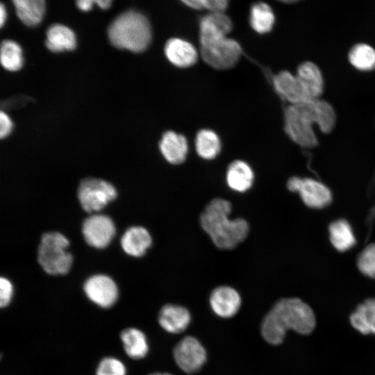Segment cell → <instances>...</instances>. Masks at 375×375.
Segmentation results:
<instances>
[{"mask_svg": "<svg viewBox=\"0 0 375 375\" xmlns=\"http://www.w3.org/2000/svg\"><path fill=\"white\" fill-rule=\"evenodd\" d=\"M210 305L212 311L219 317H233L241 306V297L238 292L227 285L215 288L210 296Z\"/></svg>", "mask_w": 375, "mask_h": 375, "instance_id": "4fadbf2b", "label": "cell"}, {"mask_svg": "<svg viewBox=\"0 0 375 375\" xmlns=\"http://www.w3.org/2000/svg\"><path fill=\"white\" fill-rule=\"evenodd\" d=\"M12 124L9 117L3 111L0 112V137L6 138L10 133Z\"/></svg>", "mask_w": 375, "mask_h": 375, "instance_id": "836d02e7", "label": "cell"}, {"mask_svg": "<svg viewBox=\"0 0 375 375\" xmlns=\"http://www.w3.org/2000/svg\"><path fill=\"white\" fill-rule=\"evenodd\" d=\"M184 3L188 7L197 10H203L201 0H188L183 1Z\"/></svg>", "mask_w": 375, "mask_h": 375, "instance_id": "d590c367", "label": "cell"}, {"mask_svg": "<svg viewBox=\"0 0 375 375\" xmlns=\"http://www.w3.org/2000/svg\"><path fill=\"white\" fill-rule=\"evenodd\" d=\"M94 2L102 9L108 8L111 4V1L110 0H96Z\"/></svg>", "mask_w": 375, "mask_h": 375, "instance_id": "8d00e7d4", "label": "cell"}, {"mask_svg": "<svg viewBox=\"0 0 375 375\" xmlns=\"http://www.w3.org/2000/svg\"><path fill=\"white\" fill-rule=\"evenodd\" d=\"M351 326L362 334H375V299H368L350 315Z\"/></svg>", "mask_w": 375, "mask_h": 375, "instance_id": "7402d4cb", "label": "cell"}, {"mask_svg": "<svg viewBox=\"0 0 375 375\" xmlns=\"http://www.w3.org/2000/svg\"><path fill=\"white\" fill-rule=\"evenodd\" d=\"M254 181V174L251 166L245 161L236 160L231 162L226 172L227 185L233 191L245 192Z\"/></svg>", "mask_w": 375, "mask_h": 375, "instance_id": "ac0fdd59", "label": "cell"}, {"mask_svg": "<svg viewBox=\"0 0 375 375\" xmlns=\"http://www.w3.org/2000/svg\"><path fill=\"white\" fill-rule=\"evenodd\" d=\"M12 3L18 17L26 26H35L42 19L45 10L44 1L15 0Z\"/></svg>", "mask_w": 375, "mask_h": 375, "instance_id": "cb8c5ba5", "label": "cell"}, {"mask_svg": "<svg viewBox=\"0 0 375 375\" xmlns=\"http://www.w3.org/2000/svg\"><path fill=\"white\" fill-rule=\"evenodd\" d=\"M274 22V12L267 3L258 2L251 6L250 24L256 32L260 34L269 32L272 29Z\"/></svg>", "mask_w": 375, "mask_h": 375, "instance_id": "4316f807", "label": "cell"}, {"mask_svg": "<svg viewBox=\"0 0 375 375\" xmlns=\"http://www.w3.org/2000/svg\"><path fill=\"white\" fill-rule=\"evenodd\" d=\"M14 288L12 282L6 277H0V306H8L12 299Z\"/></svg>", "mask_w": 375, "mask_h": 375, "instance_id": "1f68e13d", "label": "cell"}, {"mask_svg": "<svg viewBox=\"0 0 375 375\" xmlns=\"http://www.w3.org/2000/svg\"><path fill=\"white\" fill-rule=\"evenodd\" d=\"M108 35L115 47L139 53L149 47L151 40V30L144 15L128 10L112 22L108 29Z\"/></svg>", "mask_w": 375, "mask_h": 375, "instance_id": "277c9868", "label": "cell"}, {"mask_svg": "<svg viewBox=\"0 0 375 375\" xmlns=\"http://www.w3.org/2000/svg\"><path fill=\"white\" fill-rule=\"evenodd\" d=\"M330 240L339 251H345L356 244V238L350 224L345 219H338L329 226Z\"/></svg>", "mask_w": 375, "mask_h": 375, "instance_id": "d4e9b609", "label": "cell"}, {"mask_svg": "<svg viewBox=\"0 0 375 375\" xmlns=\"http://www.w3.org/2000/svg\"><path fill=\"white\" fill-rule=\"evenodd\" d=\"M159 149L166 161L172 165H180L186 159L188 144L184 135L169 131L163 134Z\"/></svg>", "mask_w": 375, "mask_h": 375, "instance_id": "e0dca14e", "label": "cell"}, {"mask_svg": "<svg viewBox=\"0 0 375 375\" xmlns=\"http://www.w3.org/2000/svg\"><path fill=\"white\" fill-rule=\"evenodd\" d=\"M6 17V12L5 8L2 3L0 5V25L3 26Z\"/></svg>", "mask_w": 375, "mask_h": 375, "instance_id": "74e56055", "label": "cell"}, {"mask_svg": "<svg viewBox=\"0 0 375 375\" xmlns=\"http://www.w3.org/2000/svg\"><path fill=\"white\" fill-rule=\"evenodd\" d=\"M117 191L110 181L97 177L82 178L77 188V199L81 208L94 214L115 200Z\"/></svg>", "mask_w": 375, "mask_h": 375, "instance_id": "8992f818", "label": "cell"}, {"mask_svg": "<svg viewBox=\"0 0 375 375\" xmlns=\"http://www.w3.org/2000/svg\"><path fill=\"white\" fill-rule=\"evenodd\" d=\"M232 205L226 199L215 198L200 215L202 229L219 249L230 250L242 243L249 232V225L243 218L230 219Z\"/></svg>", "mask_w": 375, "mask_h": 375, "instance_id": "3957f363", "label": "cell"}, {"mask_svg": "<svg viewBox=\"0 0 375 375\" xmlns=\"http://www.w3.org/2000/svg\"><path fill=\"white\" fill-rule=\"evenodd\" d=\"M149 375H172V374H171L169 373H167V372H165V373L154 372V373L150 374Z\"/></svg>", "mask_w": 375, "mask_h": 375, "instance_id": "f35d334b", "label": "cell"}, {"mask_svg": "<svg viewBox=\"0 0 375 375\" xmlns=\"http://www.w3.org/2000/svg\"><path fill=\"white\" fill-rule=\"evenodd\" d=\"M203 9L212 12H224L228 6L226 0H201Z\"/></svg>", "mask_w": 375, "mask_h": 375, "instance_id": "d6a6232c", "label": "cell"}, {"mask_svg": "<svg viewBox=\"0 0 375 375\" xmlns=\"http://www.w3.org/2000/svg\"><path fill=\"white\" fill-rule=\"evenodd\" d=\"M120 246L128 256L134 258L143 256L152 244L149 231L142 226H132L126 229L122 235Z\"/></svg>", "mask_w": 375, "mask_h": 375, "instance_id": "5bb4252c", "label": "cell"}, {"mask_svg": "<svg viewBox=\"0 0 375 375\" xmlns=\"http://www.w3.org/2000/svg\"><path fill=\"white\" fill-rule=\"evenodd\" d=\"M120 340L126 354L131 358L139 360L149 352V343L145 334L134 327L124 328L120 333Z\"/></svg>", "mask_w": 375, "mask_h": 375, "instance_id": "44dd1931", "label": "cell"}, {"mask_svg": "<svg viewBox=\"0 0 375 375\" xmlns=\"http://www.w3.org/2000/svg\"><path fill=\"white\" fill-rule=\"evenodd\" d=\"M349 61L356 69L369 72L375 69V49L369 44H356L348 54Z\"/></svg>", "mask_w": 375, "mask_h": 375, "instance_id": "83f0119b", "label": "cell"}, {"mask_svg": "<svg viewBox=\"0 0 375 375\" xmlns=\"http://www.w3.org/2000/svg\"><path fill=\"white\" fill-rule=\"evenodd\" d=\"M165 53L172 65L181 68L192 66L198 59L195 47L190 42L178 38H171L166 42Z\"/></svg>", "mask_w": 375, "mask_h": 375, "instance_id": "9a60e30c", "label": "cell"}, {"mask_svg": "<svg viewBox=\"0 0 375 375\" xmlns=\"http://www.w3.org/2000/svg\"><path fill=\"white\" fill-rule=\"evenodd\" d=\"M70 242L56 231L44 233L37 250V261L42 270L50 276L66 275L73 264V256L67 251Z\"/></svg>", "mask_w": 375, "mask_h": 375, "instance_id": "5b68a950", "label": "cell"}, {"mask_svg": "<svg viewBox=\"0 0 375 375\" xmlns=\"http://www.w3.org/2000/svg\"><path fill=\"white\" fill-rule=\"evenodd\" d=\"M315 324V315L310 306L298 298H284L278 301L265 316L261 334L266 342L278 345L283 342L288 330L308 335Z\"/></svg>", "mask_w": 375, "mask_h": 375, "instance_id": "7a4b0ae2", "label": "cell"}, {"mask_svg": "<svg viewBox=\"0 0 375 375\" xmlns=\"http://www.w3.org/2000/svg\"><path fill=\"white\" fill-rule=\"evenodd\" d=\"M83 290L91 302L102 308H109L114 306L119 297L116 282L105 274L90 276L84 281Z\"/></svg>", "mask_w": 375, "mask_h": 375, "instance_id": "9c48e42d", "label": "cell"}, {"mask_svg": "<svg viewBox=\"0 0 375 375\" xmlns=\"http://www.w3.org/2000/svg\"><path fill=\"white\" fill-rule=\"evenodd\" d=\"M96 375H126L125 365L117 358L108 356L100 360Z\"/></svg>", "mask_w": 375, "mask_h": 375, "instance_id": "4dcf8cb0", "label": "cell"}, {"mask_svg": "<svg viewBox=\"0 0 375 375\" xmlns=\"http://www.w3.org/2000/svg\"><path fill=\"white\" fill-rule=\"evenodd\" d=\"M174 358L183 372L192 374L198 372L206 360V351L195 338L186 336L174 349Z\"/></svg>", "mask_w": 375, "mask_h": 375, "instance_id": "8fae6325", "label": "cell"}, {"mask_svg": "<svg viewBox=\"0 0 375 375\" xmlns=\"http://www.w3.org/2000/svg\"><path fill=\"white\" fill-rule=\"evenodd\" d=\"M195 148L199 156L205 160H212L221 151V141L213 131L202 129L196 135Z\"/></svg>", "mask_w": 375, "mask_h": 375, "instance_id": "484cf974", "label": "cell"}, {"mask_svg": "<svg viewBox=\"0 0 375 375\" xmlns=\"http://www.w3.org/2000/svg\"><path fill=\"white\" fill-rule=\"evenodd\" d=\"M232 28V21L224 12L208 13L200 21L199 38L227 37Z\"/></svg>", "mask_w": 375, "mask_h": 375, "instance_id": "d6986e66", "label": "cell"}, {"mask_svg": "<svg viewBox=\"0 0 375 375\" xmlns=\"http://www.w3.org/2000/svg\"><path fill=\"white\" fill-rule=\"evenodd\" d=\"M287 187L292 192H299L304 203L312 208H322L332 200L330 190L312 178L293 176L288 181Z\"/></svg>", "mask_w": 375, "mask_h": 375, "instance_id": "30bf717a", "label": "cell"}, {"mask_svg": "<svg viewBox=\"0 0 375 375\" xmlns=\"http://www.w3.org/2000/svg\"><path fill=\"white\" fill-rule=\"evenodd\" d=\"M296 75L303 83L311 99H320L324 90V78L319 67L311 61L301 63Z\"/></svg>", "mask_w": 375, "mask_h": 375, "instance_id": "ffe728a7", "label": "cell"}, {"mask_svg": "<svg viewBox=\"0 0 375 375\" xmlns=\"http://www.w3.org/2000/svg\"><path fill=\"white\" fill-rule=\"evenodd\" d=\"M94 1L92 0H80L76 1L78 8L83 11H88L92 7Z\"/></svg>", "mask_w": 375, "mask_h": 375, "instance_id": "e575fe53", "label": "cell"}, {"mask_svg": "<svg viewBox=\"0 0 375 375\" xmlns=\"http://www.w3.org/2000/svg\"><path fill=\"white\" fill-rule=\"evenodd\" d=\"M200 44V53L203 60L216 69L232 68L238 63L242 54L240 44L228 37Z\"/></svg>", "mask_w": 375, "mask_h": 375, "instance_id": "52a82bcc", "label": "cell"}, {"mask_svg": "<svg viewBox=\"0 0 375 375\" xmlns=\"http://www.w3.org/2000/svg\"><path fill=\"white\" fill-rule=\"evenodd\" d=\"M46 46L53 52L73 50L76 44L74 32L62 24H53L47 31Z\"/></svg>", "mask_w": 375, "mask_h": 375, "instance_id": "603a6c76", "label": "cell"}, {"mask_svg": "<svg viewBox=\"0 0 375 375\" xmlns=\"http://www.w3.org/2000/svg\"><path fill=\"white\" fill-rule=\"evenodd\" d=\"M0 59L2 66L9 71H17L22 66V49L12 40H3L1 44Z\"/></svg>", "mask_w": 375, "mask_h": 375, "instance_id": "f1b7e54d", "label": "cell"}, {"mask_svg": "<svg viewBox=\"0 0 375 375\" xmlns=\"http://www.w3.org/2000/svg\"><path fill=\"white\" fill-rule=\"evenodd\" d=\"M272 83L277 94L290 105L312 100L297 76L288 71H281L274 75Z\"/></svg>", "mask_w": 375, "mask_h": 375, "instance_id": "7c38bea8", "label": "cell"}, {"mask_svg": "<svg viewBox=\"0 0 375 375\" xmlns=\"http://www.w3.org/2000/svg\"><path fill=\"white\" fill-rule=\"evenodd\" d=\"M359 270L365 275L375 278V244L366 247L357 260Z\"/></svg>", "mask_w": 375, "mask_h": 375, "instance_id": "f546056e", "label": "cell"}, {"mask_svg": "<svg viewBox=\"0 0 375 375\" xmlns=\"http://www.w3.org/2000/svg\"><path fill=\"white\" fill-rule=\"evenodd\" d=\"M81 233L87 244L101 249L107 247L115 236L116 226L107 215L90 214L82 222Z\"/></svg>", "mask_w": 375, "mask_h": 375, "instance_id": "ba28073f", "label": "cell"}, {"mask_svg": "<svg viewBox=\"0 0 375 375\" xmlns=\"http://www.w3.org/2000/svg\"><path fill=\"white\" fill-rule=\"evenodd\" d=\"M158 320L161 328L165 331L176 334L188 328L191 315L188 310L183 306L166 304L161 308Z\"/></svg>", "mask_w": 375, "mask_h": 375, "instance_id": "2e32d148", "label": "cell"}, {"mask_svg": "<svg viewBox=\"0 0 375 375\" xmlns=\"http://www.w3.org/2000/svg\"><path fill=\"white\" fill-rule=\"evenodd\" d=\"M336 124L333 107L321 99L289 105L284 112V129L288 137L303 148L317 145V138L313 129L317 124L321 132L329 133Z\"/></svg>", "mask_w": 375, "mask_h": 375, "instance_id": "6da1fadb", "label": "cell"}]
</instances>
